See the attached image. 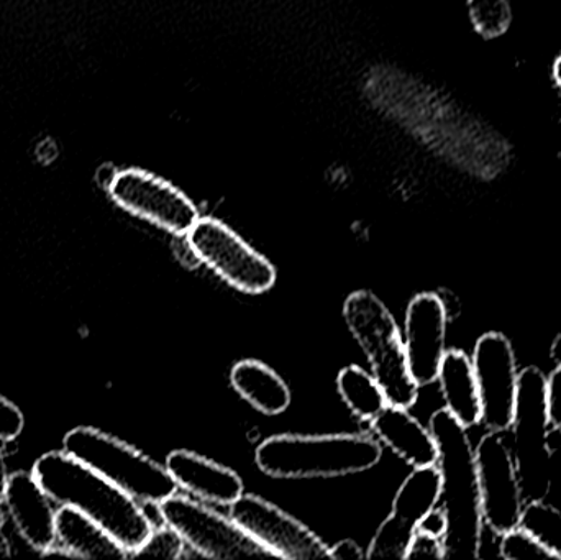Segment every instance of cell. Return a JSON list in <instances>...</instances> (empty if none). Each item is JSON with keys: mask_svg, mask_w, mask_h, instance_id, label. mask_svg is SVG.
Here are the masks:
<instances>
[{"mask_svg": "<svg viewBox=\"0 0 561 560\" xmlns=\"http://www.w3.org/2000/svg\"><path fill=\"white\" fill-rule=\"evenodd\" d=\"M32 472L56 505L84 513L131 558L150 538L154 525L140 502L65 450L43 454Z\"/></svg>", "mask_w": 561, "mask_h": 560, "instance_id": "6da1fadb", "label": "cell"}, {"mask_svg": "<svg viewBox=\"0 0 561 560\" xmlns=\"http://www.w3.org/2000/svg\"><path fill=\"white\" fill-rule=\"evenodd\" d=\"M428 430L437 441L442 508L448 522L445 560L480 559L484 523L477 459L468 430L445 408L432 414Z\"/></svg>", "mask_w": 561, "mask_h": 560, "instance_id": "7a4b0ae2", "label": "cell"}, {"mask_svg": "<svg viewBox=\"0 0 561 560\" xmlns=\"http://www.w3.org/2000/svg\"><path fill=\"white\" fill-rule=\"evenodd\" d=\"M382 446L362 433L278 434L255 450L260 472L278 480L339 479L375 469Z\"/></svg>", "mask_w": 561, "mask_h": 560, "instance_id": "3957f363", "label": "cell"}, {"mask_svg": "<svg viewBox=\"0 0 561 560\" xmlns=\"http://www.w3.org/2000/svg\"><path fill=\"white\" fill-rule=\"evenodd\" d=\"M343 318L350 334L368 358L373 377L388 404L411 410L419 400V385L409 372L404 341L385 302L371 292H355L345 299Z\"/></svg>", "mask_w": 561, "mask_h": 560, "instance_id": "277c9868", "label": "cell"}, {"mask_svg": "<svg viewBox=\"0 0 561 560\" xmlns=\"http://www.w3.org/2000/svg\"><path fill=\"white\" fill-rule=\"evenodd\" d=\"M62 450L144 505H160L178 493L167 467L95 427L69 431L62 439Z\"/></svg>", "mask_w": 561, "mask_h": 560, "instance_id": "5b68a950", "label": "cell"}, {"mask_svg": "<svg viewBox=\"0 0 561 560\" xmlns=\"http://www.w3.org/2000/svg\"><path fill=\"white\" fill-rule=\"evenodd\" d=\"M547 375L527 367L517 381L513 456L526 502L546 500L552 489V449L546 401Z\"/></svg>", "mask_w": 561, "mask_h": 560, "instance_id": "8992f818", "label": "cell"}, {"mask_svg": "<svg viewBox=\"0 0 561 560\" xmlns=\"http://www.w3.org/2000/svg\"><path fill=\"white\" fill-rule=\"evenodd\" d=\"M186 239L197 260L239 292L263 295L278 279L275 265L219 219L199 217Z\"/></svg>", "mask_w": 561, "mask_h": 560, "instance_id": "52a82bcc", "label": "cell"}, {"mask_svg": "<svg viewBox=\"0 0 561 560\" xmlns=\"http://www.w3.org/2000/svg\"><path fill=\"white\" fill-rule=\"evenodd\" d=\"M161 522L173 528L201 558L242 559L273 558L253 541L230 516L204 505L193 496L174 493L157 505Z\"/></svg>", "mask_w": 561, "mask_h": 560, "instance_id": "ba28073f", "label": "cell"}, {"mask_svg": "<svg viewBox=\"0 0 561 560\" xmlns=\"http://www.w3.org/2000/svg\"><path fill=\"white\" fill-rule=\"evenodd\" d=\"M107 191L118 207L173 236L186 237L201 217L183 191L138 168L115 171Z\"/></svg>", "mask_w": 561, "mask_h": 560, "instance_id": "9c48e42d", "label": "cell"}, {"mask_svg": "<svg viewBox=\"0 0 561 560\" xmlns=\"http://www.w3.org/2000/svg\"><path fill=\"white\" fill-rule=\"evenodd\" d=\"M474 459L484 526L500 536L519 528L527 502L520 489L513 450L503 433L490 431L484 434L474 449Z\"/></svg>", "mask_w": 561, "mask_h": 560, "instance_id": "30bf717a", "label": "cell"}, {"mask_svg": "<svg viewBox=\"0 0 561 560\" xmlns=\"http://www.w3.org/2000/svg\"><path fill=\"white\" fill-rule=\"evenodd\" d=\"M230 518L273 558L329 559V546L312 529L262 496L243 493L230 506Z\"/></svg>", "mask_w": 561, "mask_h": 560, "instance_id": "8fae6325", "label": "cell"}, {"mask_svg": "<svg viewBox=\"0 0 561 560\" xmlns=\"http://www.w3.org/2000/svg\"><path fill=\"white\" fill-rule=\"evenodd\" d=\"M474 377L481 398V423L486 430L506 433L513 426L517 398L516 354L501 332H488L474 345Z\"/></svg>", "mask_w": 561, "mask_h": 560, "instance_id": "7c38bea8", "label": "cell"}, {"mask_svg": "<svg viewBox=\"0 0 561 560\" xmlns=\"http://www.w3.org/2000/svg\"><path fill=\"white\" fill-rule=\"evenodd\" d=\"M448 311L435 293H421L409 302L404 322V348L409 372L419 388L435 384L447 354Z\"/></svg>", "mask_w": 561, "mask_h": 560, "instance_id": "4fadbf2b", "label": "cell"}, {"mask_svg": "<svg viewBox=\"0 0 561 560\" xmlns=\"http://www.w3.org/2000/svg\"><path fill=\"white\" fill-rule=\"evenodd\" d=\"M3 503L30 548L43 555L56 545V510L33 472L20 470L9 477Z\"/></svg>", "mask_w": 561, "mask_h": 560, "instance_id": "5bb4252c", "label": "cell"}, {"mask_svg": "<svg viewBox=\"0 0 561 560\" xmlns=\"http://www.w3.org/2000/svg\"><path fill=\"white\" fill-rule=\"evenodd\" d=\"M164 467L178 489L209 505L230 508L245 493L239 473L191 450H173Z\"/></svg>", "mask_w": 561, "mask_h": 560, "instance_id": "9a60e30c", "label": "cell"}, {"mask_svg": "<svg viewBox=\"0 0 561 560\" xmlns=\"http://www.w3.org/2000/svg\"><path fill=\"white\" fill-rule=\"evenodd\" d=\"M368 424L379 444L388 447L412 469L437 466L438 446L434 434L415 420L408 408L386 404L385 410Z\"/></svg>", "mask_w": 561, "mask_h": 560, "instance_id": "2e32d148", "label": "cell"}, {"mask_svg": "<svg viewBox=\"0 0 561 560\" xmlns=\"http://www.w3.org/2000/svg\"><path fill=\"white\" fill-rule=\"evenodd\" d=\"M445 410L467 430L481 423V398L474 377L473 362L463 351L451 348L438 370Z\"/></svg>", "mask_w": 561, "mask_h": 560, "instance_id": "e0dca14e", "label": "cell"}, {"mask_svg": "<svg viewBox=\"0 0 561 560\" xmlns=\"http://www.w3.org/2000/svg\"><path fill=\"white\" fill-rule=\"evenodd\" d=\"M56 545L75 559L131 558L98 523L71 506L56 512Z\"/></svg>", "mask_w": 561, "mask_h": 560, "instance_id": "ac0fdd59", "label": "cell"}, {"mask_svg": "<svg viewBox=\"0 0 561 560\" xmlns=\"http://www.w3.org/2000/svg\"><path fill=\"white\" fill-rule=\"evenodd\" d=\"M230 385L239 397L265 416H279L293 401L286 381L272 367L253 358L233 365Z\"/></svg>", "mask_w": 561, "mask_h": 560, "instance_id": "d6986e66", "label": "cell"}, {"mask_svg": "<svg viewBox=\"0 0 561 560\" xmlns=\"http://www.w3.org/2000/svg\"><path fill=\"white\" fill-rule=\"evenodd\" d=\"M442 473L437 466L417 467L405 477L389 515L417 532L419 522L440 502Z\"/></svg>", "mask_w": 561, "mask_h": 560, "instance_id": "ffe728a7", "label": "cell"}, {"mask_svg": "<svg viewBox=\"0 0 561 560\" xmlns=\"http://www.w3.org/2000/svg\"><path fill=\"white\" fill-rule=\"evenodd\" d=\"M336 391L350 413L363 423H371L388 404L376 378L358 365H350L340 372Z\"/></svg>", "mask_w": 561, "mask_h": 560, "instance_id": "44dd1931", "label": "cell"}, {"mask_svg": "<svg viewBox=\"0 0 561 560\" xmlns=\"http://www.w3.org/2000/svg\"><path fill=\"white\" fill-rule=\"evenodd\" d=\"M520 528L536 536L556 559H561V512L556 506L539 502H527L520 518Z\"/></svg>", "mask_w": 561, "mask_h": 560, "instance_id": "7402d4cb", "label": "cell"}, {"mask_svg": "<svg viewBox=\"0 0 561 560\" xmlns=\"http://www.w3.org/2000/svg\"><path fill=\"white\" fill-rule=\"evenodd\" d=\"M414 535V529L389 515L376 529L366 551V559H405Z\"/></svg>", "mask_w": 561, "mask_h": 560, "instance_id": "603a6c76", "label": "cell"}, {"mask_svg": "<svg viewBox=\"0 0 561 560\" xmlns=\"http://www.w3.org/2000/svg\"><path fill=\"white\" fill-rule=\"evenodd\" d=\"M471 22L484 38H497L511 25L510 0H468Z\"/></svg>", "mask_w": 561, "mask_h": 560, "instance_id": "cb8c5ba5", "label": "cell"}, {"mask_svg": "<svg viewBox=\"0 0 561 560\" xmlns=\"http://www.w3.org/2000/svg\"><path fill=\"white\" fill-rule=\"evenodd\" d=\"M500 558L506 560L556 559L527 529L514 528L501 535Z\"/></svg>", "mask_w": 561, "mask_h": 560, "instance_id": "d4e9b609", "label": "cell"}, {"mask_svg": "<svg viewBox=\"0 0 561 560\" xmlns=\"http://www.w3.org/2000/svg\"><path fill=\"white\" fill-rule=\"evenodd\" d=\"M186 542L170 526H154L150 538L135 552L134 558L181 559L186 552Z\"/></svg>", "mask_w": 561, "mask_h": 560, "instance_id": "484cf974", "label": "cell"}, {"mask_svg": "<svg viewBox=\"0 0 561 560\" xmlns=\"http://www.w3.org/2000/svg\"><path fill=\"white\" fill-rule=\"evenodd\" d=\"M25 418L22 411L0 395V443H12L22 434Z\"/></svg>", "mask_w": 561, "mask_h": 560, "instance_id": "4316f807", "label": "cell"}, {"mask_svg": "<svg viewBox=\"0 0 561 560\" xmlns=\"http://www.w3.org/2000/svg\"><path fill=\"white\" fill-rule=\"evenodd\" d=\"M419 559L444 560V539L415 532L414 538H412L411 545H409L408 552H405V560Z\"/></svg>", "mask_w": 561, "mask_h": 560, "instance_id": "83f0119b", "label": "cell"}, {"mask_svg": "<svg viewBox=\"0 0 561 560\" xmlns=\"http://www.w3.org/2000/svg\"><path fill=\"white\" fill-rule=\"evenodd\" d=\"M546 401L550 427L561 431V365L547 377Z\"/></svg>", "mask_w": 561, "mask_h": 560, "instance_id": "f1b7e54d", "label": "cell"}, {"mask_svg": "<svg viewBox=\"0 0 561 560\" xmlns=\"http://www.w3.org/2000/svg\"><path fill=\"white\" fill-rule=\"evenodd\" d=\"M447 529V515H445V510L442 506L438 508V505L431 510L417 525L419 533H424V535L434 536V538L438 539L445 538Z\"/></svg>", "mask_w": 561, "mask_h": 560, "instance_id": "f546056e", "label": "cell"}, {"mask_svg": "<svg viewBox=\"0 0 561 560\" xmlns=\"http://www.w3.org/2000/svg\"><path fill=\"white\" fill-rule=\"evenodd\" d=\"M366 552L352 539H343L336 545L329 546V559L336 560H359L365 559Z\"/></svg>", "mask_w": 561, "mask_h": 560, "instance_id": "4dcf8cb0", "label": "cell"}, {"mask_svg": "<svg viewBox=\"0 0 561 560\" xmlns=\"http://www.w3.org/2000/svg\"><path fill=\"white\" fill-rule=\"evenodd\" d=\"M9 470H7L5 457H3L2 449H0V505L5 499L7 485H9Z\"/></svg>", "mask_w": 561, "mask_h": 560, "instance_id": "1f68e13d", "label": "cell"}, {"mask_svg": "<svg viewBox=\"0 0 561 560\" xmlns=\"http://www.w3.org/2000/svg\"><path fill=\"white\" fill-rule=\"evenodd\" d=\"M550 357L556 364L561 365V334L557 335L556 341L552 342L550 347Z\"/></svg>", "mask_w": 561, "mask_h": 560, "instance_id": "d6a6232c", "label": "cell"}, {"mask_svg": "<svg viewBox=\"0 0 561 560\" xmlns=\"http://www.w3.org/2000/svg\"><path fill=\"white\" fill-rule=\"evenodd\" d=\"M10 556H12V548H10L9 539L0 532V558H10Z\"/></svg>", "mask_w": 561, "mask_h": 560, "instance_id": "836d02e7", "label": "cell"}, {"mask_svg": "<svg viewBox=\"0 0 561 560\" xmlns=\"http://www.w3.org/2000/svg\"><path fill=\"white\" fill-rule=\"evenodd\" d=\"M553 76H556L557 84L561 89V56L557 59L556 65H553Z\"/></svg>", "mask_w": 561, "mask_h": 560, "instance_id": "e575fe53", "label": "cell"}, {"mask_svg": "<svg viewBox=\"0 0 561 560\" xmlns=\"http://www.w3.org/2000/svg\"><path fill=\"white\" fill-rule=\"evenodd\" d=\"M3 525H5V513H3V510L0 508V529H2Z\"/></svg>", "mask_w": 561, "mask_h": 560, "instance_id": "d590c367", "label": "cell"}, {"mask_svg": "<svg viewBox=\"0 0 561 560\" xmlns=\"http://www.w3.org/2000/svg\"><path fill=\"white\" fill-rule=\"evenodd\" d=\"M560 487H561V483H560Z\"/></svg>", "mask_w": 561, "mask_h": 560, "instance_id": "8d00e7d4", "label": "cell"}]
</instances>
